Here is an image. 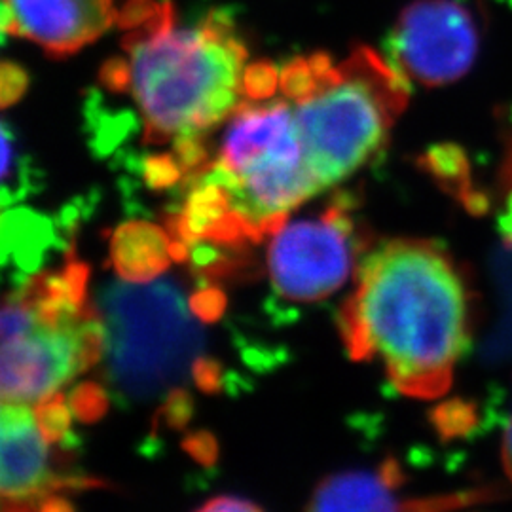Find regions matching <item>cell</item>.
<instances>
[{"mask_svg":"<svg viewBox=\"0 0 512 512\" xmlns=\"http://www.w3.org/2000/svg\"><path fill=\"white\" fill-rule=\"evenodd\" d=\"M196 175L226 188L255 243L272 238L293 209L321 192L304 160L296 116L285 101L238 105L217 160Z\"/></svg>","mask_w":512,"mask_h":512,"instance_id":"cell-5","label":"cell"},{"mask_svg":"<svg viewBox=\"0 0 512 512\" xmlns=\"http://www.w3.org/2000/svg\"><path fill=\"white\" fill-rule=\"evenodd\" d=\"M71 412L65 404V397L61 391H55L52 395L44 397L35 406L38 427L48 442H59L67 437L71 427Z\"/></svg>","mask_w":512,"mask_h":512,"instance_id":"cell-14","label":"cell"},{"mask_svg":"<svg viewBox=\"0 0 512 512\" xmlns=\"http://www.w3.org/2000/svg\"><path fill=\"white\" fill-rule=\"evenodd\" d=\"M338 329L353 361H380L397 391L437 399L469 348L473 294L440 245L393 239L361 262Z\"/></svg>","mask_w":512,"mask_h":512,"instance_id":"cell-1","label":"cell"},{"mask_svg":"<svg viewBox=\"0 0 512 512\" xmlns=\"http://www.w3.org/2000/svg\"><path fill=\"white\" fill-rule=\"evenodd\" d=\"M408 101V78L368 46L321 76L317 92L294 110L317 186L340 183L376 158Z\"/></svg>","mask_w":512,"mask_h":512,"instance_id":"cell-4","label":"cell"},{"mask_svg":"<svg viewBox=\"0 0 512 512\" xmlns=\"http://www.w3.org/2000/svg\"><path fill=\"white\" fill-rule=\"evenodd\" d=\"M478 27L458 0H416L389 38L393 65L421 86L439 88L469 73L478 55Z\"/></svg>","mask_w":512,"mask_h":512,"instance_id":"cell-8","label":"cell"},{"mask_svg":"<svg viewBox=\"0 0 512 512\" xmlns=\"http://www.w3.org/2000/svg\"><path fill=\"white\" fill-rule=\"evenodd\" d=\"M126 52L145 145L205 135L238 107L247 48L224 10H211L194 31L173 29Z\"/></svg>","mask_w":512,"mask_h":512,"instance_id":"cell-2","label":"cell"},{"mask_svg":"<svg viewBox=\"0 0 512 512\" xmlns=\"http://www.w3.org/2000/svg\"><path fill=\"white\" fill-rule=\"evenodd\" d=\"M281 73L272 61L260 59L243 69L241 78V92L245 93L251 101H266L274 97L275 90L279 86Z\"/></svg>","mask_w":512,"mask_h":512,"instance_id":"cell-16","label":"cell"},{"mask_svg":"<svg viewBox=\"0 0 512 512\" xmlns=\"http://www.w3.org/2000/svg\"><path fill=\"white\" fill-rule=\"evenodd\" d=\"M192 376L196 380L198 387L207 393H213L220 387V380H222V372H220V365L217 361H209V359H198Z\"/></svg>","mask_w":512,"mask_h":512,"instance_id":"cell-24","label":"cell"},{"mask_svg":"<svg viewBox=\"0 0 512 512\" xmlns=\"http://www.w3.org/2000/svg\"><path fill=\"white\" fill-rule=\"evenodd\" d=\"M107 378L118 397L152 401L179 389L203 351V332L173 281L110 285L99 300Z\"/></svg>","mask_w":512,"mask_h":512,"instance_id":"cell-6","label":"cell"},{"mask_svg":"<svg viewBox=\"0 0 512 512\" xmlns=\"http://www.w3.org/2000/svg\"><path fill=\"white\" fill-rule=\"evenodd\" d=\"M403 482L395 459H385L376 473H338L315 488L308 511H404L395 494Z\"/></svg>","mask_w":512,"mask_h":512,"instance_id":"cell-11","label":"cell"},{"mask_svg":"<svg viewBox=\"0 0 512 512\" xmlns=\"http://www.w3.org/2000/svg\"><path fill=\"white\" fill-rule=\"evenodd\" d=\"M143 179L152 190H165L184 179V171L175 154H154L143 164Z\"/></svg>","mask_w":512,"mask_h":512,"instance_id":"cell-18","label":"cell"},{"mask_svg":"<svg viewBox=\"0 0 512 512\" xmlns=\"http://www.w3.org/2000/svg\"><path fill=\"white\" fill-rule=\"evenodd\" d=\"M501 458L505 465V473L511 478L512 482V416L507 427H505V435H503V446H501Z\"/></svg>","mask_w":512,"mask_h":512,"instance_id":"cell-27","label":"cell"},{"mask_svg":"<svg viewBox=\"0 0 512 512\" xmlns=\"http://www.w3.org/2000/svg\"><path fill=\"white\" fill-rule=\"evenodd\" d=\"M357 243L346 207L332 205L319 219L300 220L275 232L268 270L277 296L317 302L348 281Z\"/></svg>","mask_w":512,"mask_h":512,"instance_id":"cell-7","label":"cell"},{"mask_svg":"<svg viewBox=\"0 0 512 512\" xmlns=\"http://www.w3.org/2000/svg\"><path fill=\"white\" fill-rule=\"evenodd\" d=\"M279 88L283 95L293 101L300 103L306 101L319 88V78L311 67L310 57H293L281 71Z\"/></svg>","mask_w":512,"mask_h":512,"instance_id":"cell-15","label":"cell"},{"mask_svg":"<svg viewBox=\"0 0 512 512\" xmlns=\"http://www.w3.org/2000/svg\"><path fill=\"white\" fill-rule=\"evenodd\" d=\"M2 475L0 497L4 511H69L61 492L93 488L90 478L55 475L48 463V440L29 404L2 403L0 412Z\"/></svg>","mask_w":512,"mask_h":512,"instance_id":"cell-9","label":"cell"},{"mask_svg":"<svg viewBox=\"0 0 512 512\" xmlns=\"http://www.w3.org/2000/svg\"><path fill=\"white\" fill-rule=\"evenodd\" d=\"M184 448L188 454H192L203 465H211L217 458V444H215V439L207 433L188 437L184 440Z\"/></svg>","mask_w":512,"mask_h":512,"instance_id":"cell-25","label":"cell"},{"mask_svg":"<svg viewBox=\"0 0 512 512\" xmlns=\"http://www.w3.org/2000/svg\"><path fill=\"white\" fill-rule=\"evenodd\" d=\"M202 512H230V511H260V507L256 503H251L247 499H239V497H217L207 501L203 507H200Z\"/></svg>","mask_w":512,"mask_h":512,"instance_id":"cell-26","label":"cell"},{"mask_svg":"<svg viewBox=\"0 0 512 512\" xmlns=\"http://www.w3.org/2000/svg\"><path fill=\"white\" fill-rule=\"evenodd\" d=\"M29 88V74L27 71L14 63V61H4L0 67V103L4 109L10 105L18 103L23 97V93Z\"/></svg>","mask_w":512,"mask_h":512,"instance_id":"cell-19","label":"cell"},{"mask_svg":"<svg viewBox=\"0 0 512 512\" xmlns=\"http://www.w3.org/2000/svg\"><path fill=\"white\" fill-rule=\"evenodd\" d=\"M107 406V391L101 385L92 382L78 385L71 395V410L76 420L97 421L105 416Z\"/></svg>","mask_w":512,"mask_h":512,"instance_id":"cell-17","label":"cell"},{"mask_svg":"<svg viewBox=\"0 0 512 512\" xmlns=\"http://www.w3.org/2000/svg\"><path fill=\"white\" fill-rule=\"evenodd\" d=\"M131 80H133L131 63L122 57H110L99 71V82L109 92H131Z\"/></svg>","mask_w":512,"mask_h":512,"instance_id":"cell-21","label":"cell"},{"mask_svg":"<svg viewBox=\"0 0 512 512\" xmlns=\"http://www.w3.org/2000/svg\"><path fill=\"white\" fill-rule=\"evenodd\" d=\"M88 281V266L69 260L4 298L2 403L37 404L101 361L105 323L88 302Z\"/></svg>","mask_w":512,"mask_h":512,"instance_id":"cell-3","label":"cell"},{"mask_svg":"<svg viewBox=\"0 0 512 512\" xmlns=\"http://www.w3.org/2000/svg\"><path fill=\"white\" fill-rule=\"evenodd\" d=\"M48 239V222L29 211H8L2 217V255L14 260L23 268H33L40 260V251Z\"/></svg>","mask_w":512,"mask_h":512,"instance_id":"cell-13","label":"cell"},{"mask_svg":"<svg viewBox=\"0 0 512 512\" xmlns=\"http://www.w3.org/2000/svg\"><path fill=\"white\" fill-rule=\"evenodd\" d=\"M160 4L162 2H156V0H128L118 12L116 21L122 29H128V31L137 29L160 10Z\"/></svg>","mask_w":512,"mask_h":512,"instance_id":"cell-22","label":"cell"},{"mask_svg":"<svg viewBox=\"0 0 512 512\" xmlns=\"http://www.w3.org/2000/svg\"><path fill=\"white\" fill-rule=\"evenodd\" d=\"M118 18L112 0H2L4 35L37 42L50 57H69Z\"/></svg>","mask_w":512,"mask_h":512,"instance_id":"cell-10","label":"cell"},{"mask_svg":"<svg viewBox=\"0 0 512 512\" xmlns=\"http://www.w3.org/2000/svg\"><path fill=\"white\" fill-rule=\"evenodd\" d=\"M165 421L169 427H183L192 416V399L183 389H175L167 395L165 403Z\"/></svg>","mask_w":512,"mask_h":512,"instance_id":"cell-23","label":"cell"},{"mask_svg":"<svg viewBox=\"0 0 512 512\" xmlns=\"http://www.w3.org/2000/svg\"><path fill=\"white\" fill-rule=\"evenodd\" d=\"M171 234L150 222L133 220L116 228L110 239V262L128 283H150L173 260Z\"/></svg>","mask_w":512,"mask_h":512,"instance_id":"cell-12","label":"cell"},{"mask_svg":"<svg viewBox=\"0 0 512 512\" xmlns=\"http://www.w3.org/2000/svg\"><path fill=\"white\" fill-rule=\"evenodd\" d=\"M188 302L192 313L203 323L217 321L226 310V296L213 285L202 287Z\"/></svg>","mask_w":512,"mask_h":512,"instance_id":"cell-20","label":"cell"}]
</instances>
